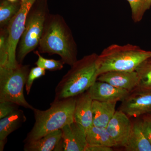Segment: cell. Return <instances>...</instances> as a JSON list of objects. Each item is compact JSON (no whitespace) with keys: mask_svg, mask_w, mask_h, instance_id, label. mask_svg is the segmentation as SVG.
<instances>
[{"mask_svg":"<svg viewBox=\"0 0 151 151\" xmlns=\"http://www.w3.org/2000/svg\"><path fill=\"white\" fill-rule=\"evenodd\" d=\"M41 53L59 55L64 64L73 65L77 58V45L63 17L50 14L46 19L38 46Z\"/></svg>","mask_w":151,"mask_h":151,"instance_id":"1","label":"cell"},{"mask_svg":"<svg viewBox=\"0 0 151 151\" xmlns=\"http://www.w3.org/2000/svg\"><path fill=\"white\" fill-rule=\"evenodd\" d=\"M98 55H88L77 60L63 77L55 89L54 101L75 97L86 92L97 81Z\"/></svg>","mask_w":151,"mask_h":151,"instance_id":"2","label":"cell"},{"mask_svg":"<svg viewBox=\"0 0 151 151\" xmlns=\"http://www.w3.org/2000/svg\"><path fill=\"white\" fill-rule=\"evenodd\" d=\"M76 97L53 101L45 111L34 108L35 123L25 139V143L40 138L74 122Z\"/></svg>","mask_w":151,"mask_h":151,"instance_id":"3","label":"cell"},{"mask_svg":"<svg viewBox=\"0 0 151 151\" xmlns=\"http://www.w3.org/2000/svg\"><path fill=\"white\" fill-rule=\"evenodd\" d=\"M151 58V51L137 45L113 44L98 55V74L112 71H134Z\"/></svg>","mask_w":151,"mask_h":151,"instance_id":"4","label":"cell"},{"mask_svg":"<svg viewBox=\"0 0 151 151\" xmlns=\"http://www.w3.org/2000/svg\"><path fill=\"white\" fill-rule=\"evenodd\" d=\"M49 14L47 0H36L28 14L24 31L18 45L17 59L20 64L29 53L38 47Z\"/></svg>","mask_w":151,"mask_h":151,"instance_id":"5","label":"cell"},{"mask_svg":"<svg viewBox=\"0 0 151 151\" xmlns=\"http://www.w3.org/2000/svg\"><path fill=\"white\" fill-rule=\"evenodd\" d=\"M30 70L29 65L20 63L14 68H0V102L9 101L33 110L24 94Z\"/></svg>","mask_w":151,"mask_h":151,"instance_id":"6","label":"cell"},{"mask_svg":"<svg viewBox=\"0 0 151 151\" xmlns=\"http://www.w3.org/2000/svg\"><path fill=\"white\" fill-rule=\"evenodd\" d=\"M36 0H24L20 8L11 21L8 27L9 68L16 67L19 65L17 59L18 45L24 32L27 18L30 10Z\"/></svg>","mask_w":151,"mask_h":151,"instance_id":"7","label":"cell"},{"mask_svg":"<svg viewBox=\"0 0 151 151\" xmlns=\"http://www.w3.org/2000/svg\"><path fill=\"white\" fill-rule=\"evenodd\" d=\"M62 137L55 151H86V130L75 122L61 129Z\"/></svg>","mask_w":151,"mask_h":151,"instance_id":"8","label":"cell"},{"mask_svg":"<svg viewBox=\"0 0 151 151\" xmlns=\"http://www.w3.org/2000/svg\"><path fill=\"white\" fill-rule=\"evenodd\" d=\"M119 110L130 118L151 114V92L135 89L122 101Z\"/></svg>","mask_w":151,"mask_h":151,"instance_id":"9","label":"cell"},{"mask_svg":"<svg viewBox=\"0 0 151 151\" xmlns=\"http://www.w3.org/2000/svg\"><path fill=\"white\" fill-rule=\"evenodd\" d=\"M133 123L122 111H116L106 129L116 147H125L131 133Z\"/></svg>","mask_w":151,"mask_h":151,"instance_id":"10","label":"cell"},{"mask_svg":"<svg viewBox=\"0 0 151 151\" xmlns=\"http://www.w3.org/2000/svg\"><path fill=\"white\" fill-rule=\"evenodd\" d=\"M87 91L93 100L106 102H122L130 93L107 82L97 80Z\"/></svg>","mask_w":151,"mask_h":151,"instance_id":"11","label":"cell"},{"mask_svg":"<svg viewBox=\"0 0 151 151\" xmlns=\"http://www.w3.org/2000/svg\"><path fill=\"white\" fill-rule=\"evenodd\" d=\"M97 80L107 82L115 87L130 92L137 88L139 77L136 70L112 71L100 74Z\"/></svg>","mask_w":151,"mask_h":151,"instance_id":"12","label":"cell"},{"mask_svg":"<svg viewBox=\"0 0 151 151\" xmlns=\"http://www.w3.org/2000/svg\"><path fill=\"white\" fill-rule=\"evenodd\" d=\"M92 102L87 91L76 97L74 121L84 127L86 131L93 126Z\"/></svg>","mask_w":151,"mask_h":151,"instance_id":"13","label":"cell"},{"mask_svg":"<svg viewBox=\"0 0 151 151\" xmlns=\"http://www.w3.org/2000/svg\"><path fill=\"white\" fill-rule=\"evenodd\" d=\"M0 119V151H2L8 136L21 127L26 121L27 118L23 111L18 109Z\"/></svg>","mask_w":151,"mask_h":151,"instance_id":"14","label":"cell"},{"mask_svg":"<svg viewBox=\"0 0 151 151\" xmlns=\"http://www.w3.org/2000/svg\"><path fill=\"white\" fill-rule=\"evenodd\" d=\"M117 102H101L93 100V126L106 128L116 112Z\"/></svg>","mask_w":151,"mask_h":151,"instance_id":"15","label":"cell"},{"mask_svg":"<svg viewBox=\"0 0 151 151\" xmlns=\"http://www.w3.org/2000/svg\"><path fill=\"white\" fill-rule=\"evenodd\" d=\"M124 149L127 151H151V144L143 132L141 120L133 123Z\"/></svg>","mask_w":151,"mask_h":151,"instance_id":"16","label":"cell"},{"mask_svg":"<svg viewBox=\"0 0 151 151\" xmlns=\"http://www.w3.org/2000/svg\"><path fill=\"white\" fill-rule=\"evenodd\" d=\"M62 137L61 129L57 130L36 140L25 143V151H55Z\"/></svg>","mask_w":151,"mask_h":151,"instance_id":"17","label":"cell"},{"mask_svg":"<svg viewBox=\"0 0 151 151\" xmlns=\"http://www.w3.org/2000/svg\"><path fill=\"white\" fill-rule=\"evenodd\" d=\"M86 132L87 146H104L116 147L106 128L93 126Z\"/></svg>","mask_w":151,"mask_h":151,"instance_id":"18","label":"cell"},{"mask_svg":"<svg viewBox=\"0 0 151 151\" xmlns=\"http://www.w3.org/2000/svg\"><path fill=\"white\" fill-rule=\"evenodd\" d=\"M20 0L11 2L8 0H1L0 2V27L6 28L20 8Z\"/></svg>","mask_w":151,"mask_h":151,"instance_id":"19","label":"cell"},{"mask_svg":"<svg viewBox=\"0 0 151 151\" xmlns=\"http://www.w3.org/2000/svg\"><path fill=\"white\" fill-rule=\"evenodd\" d=\"M149 59L143 62L136 69L139 81L135 89L151 92V62Z\"/></svg>","mask_w":151,"mask_h":151,"instance_id":"20","label":"cell"},{"mask_svg":"<svg viewBox=\"0 0 151 151\" xmlns=\"http://www.w3.org/2000/svg\"><path fill=\"white\" fill-rule=\"evenodd\" d=\"M132 10L133 21L139 22L142 20L145 13L151 6V0H127Z\"/></svg>","mask_w":151,"mask_h":151,"instance_id":"21","label":"cell"},{"mask_svg":"<svg viewBox=\"0 0 151 151\" xmlns=\"http://www.w3.org/2000/svg\"><path fill=\"white\" fill-rule=\"evenodd\" d=\"M8 37L7 28H0V68H8Z\"/></svg>","mask_w":151,"mask_h":151,"instance_id":"22","label":"cell"},{"mask_svg":"<svg viewBox=\"0 0 151 151\" xmlns=\"http://www.w3.org/2000/svg\"><path fill=\"white\" fill-rule=\"evenodd\" d=\"M34 53L38 56L37 61L35 63L37 66L50 71L61 70L63 68L64 63L61 60H55L45 58L41 55L38 50L35 51Z\"/></svg>","mask_w":151,"mask_h":151,"instance_id":"23","label":"cell"},{"mask_svg":"<svg viewBox=\"0 0 151 151\" xmlns=\"http://www.w3.org/2000/svg\"><path fill=\"white\" fill-rule=\"evenodd\" d=\"M45 73L46 71L45 69L39 66H37L30 69L25 84L26 91L28 95L29 94L35 80L45 75Z\"/></svg>","mask_w":151,"mask_h":151,"instance_id":"24","label":"cell"},{"mask_svg":"<svg viewBox=\"0 0 151 151\" xmlns=\"http://www.w3.org/2000/svg\"><path fill=\"white\" fill-rule=\"evenodd\" d=\"M19 105L9 101L0 102V119L10 115L18 110Z\"/></svg>","mask_w":151,"mask_h":151,"instance_id":"25","label":"cell"},{"mask_svg":"<svg viewBox=\"0 0 151 151\" xmlns=\"http://www.w3.org/2000/svg\"><path fill=\"white\" fill-rule=\"evenodd\" d=\"M141 122L143 132L151 144V114L143 116Z\"/></svg>","mask_w":151,"mask_h":151,"instance_id":"26","label":"cell"},{"mask_svg":"<svg viewBox=\"0 0 151 151\" xmlns=\"http://www.w3.org/2000/svg\"><path fill=\"white\" fill-rule=\"evenodd\" d=\"M113 147L104 146H87L86 151H112Z\"/></svg>","mask_w":151,"mask_h":151,"instance_id":"27","label":"cell"},{"mask_svg":"<svg viewBox=\"0 0 151 151\" xmlns=\"http://www.w3.org/2000/svg\"><path fill=\"white\" fill-rule=\"evenodd\" d=\"M8 1H10L11 2H15L17 0H8Z\"/></svg>","mask_w":151,"mask_h":151,"instance_id":"28","label":"cell"},{"mask_svg":"<svg viewBox=\"0 0 151 151\" xmlns=\"http://www.w3.org/2000/svg\"><path fill=\"white\" fill-rule=\"evenodd\" d=\"M20 1H21V2H23L24 1V0H20Z\"/></svg>","mask_w":151,"mask_h":151,"instance_id":"29","label":"cell"},{"mask_svg":"<svg viewBox=\"0 0 151 151\" xmlns=\"http://www.w3.org/2000/svg\"><path fill=\"white\" fill-rule=\"evenodd\" d=\"M149 60H150V61H151V58H150V59H149Z\"/></svg>","mask_w":151,"mask_h":151,"instance_id":"30","label":"cell"}]
</instances>
